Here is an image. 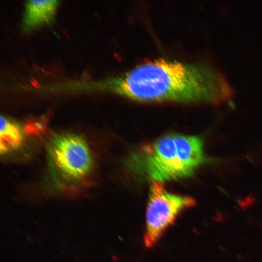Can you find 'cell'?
<instances>
[{"instance_id": "6da1fadb", "label": "cell", "mask_w": 262, "mask_h": 262, "mask_svg": "<svg viewBox=\"0 0 262 262\" xmlns=\"http://www.w3.org/2000/svg\"><path fill=\"white\" fill-rule=\"evenodd\" d=\"M132 100L220 103L229 101L232 90L223 76L201 65L160 59L144 63L124 74L96 84Z\"/></svg>"}, {"instance_id": "7a4b0ae2", "label": "cell", "mask_w": 262, "mask_h": 262, "mask_svg": "<svg viewBox=\"0 0 262 262\" xmlns=\"http://www.w3.org/2000/svg\"><path fill=\"white\" fill-rule=\"evenodd\" d=\"M210 161L198 136L169 133L132 152L126 164L136 176L162 182L189 177Z\"/></svg>"}, {"instance_id": "3957f363", "label": "cell", "mask_w": 262, "mask_h": 262, "mask_svg": "<svg viewBox=\"0 0 262 262\" xmlns=\"http://www.w3.org/2000/svg\"><path fill=\"white\" fill-rule=\"evenodd\" d=\"M195 204L194 198L170 193L162 182H153L146 209L145 245L147 248L154 246L179 215Z\"/></svg>"}, {"instance_id": "277c9868", "label": "cell", "mask_w": 262, "mask_h": 262, "mask_svg": "<svg viewBox=\"0 0 262 262\" xmlns=\"http://www.w3.org/2000/svg\"><path fill=\"white\" fill-rule=\"evenodd\" d=\"M47 155L53 174L66 180H79L85 178L93 167L90 149L84 139L77 135L55 137L48 146Z\"/></svg>"}, {"instance_id": "5b68a950", "label": "cell", "mask_w": 262, "mask_h": 262, "mask_svg": "<svg viewBox=\"0 0 262 262\" xmlns=\"http://www.w3.org/2000/svg\"><path fill=\"white\" fill-rule=\"evenodd\" d=\"M58 1L54 0H28L25 5L22 24L24 31H31L53 19Z\"/></svg>"}, {"instance_id": "8992f818", "label": "cell", "mask_w": 262, "mask_h": 262, "mask_svg": "<svg viewBox=\"0 0 262 262\" xmlns=\"http://www.w3.org/2000/svg\"><path fill=\"white\" fill-rule=\"evenodd\" d=\"M23 135L19 126L15 122L1 116L0 151L6 154L18 148L23 143Z\"/></svg>"}]
</instances>
